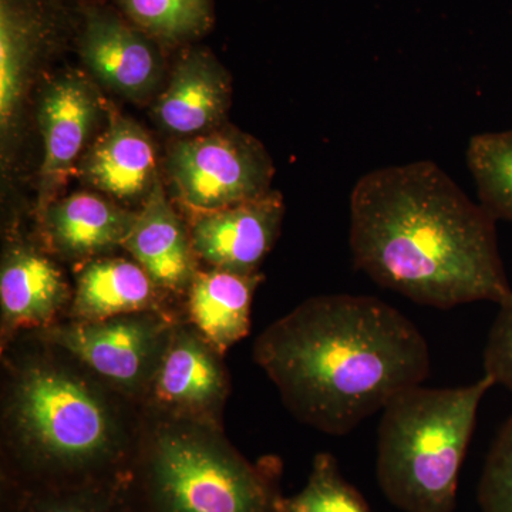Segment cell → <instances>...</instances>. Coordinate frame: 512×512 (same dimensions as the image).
I'll list each match as a JSON object with an SVG mask.
<instances>
[{
	"mask_svg": "<svg viewBox=\"0 0 512 512\" xmlns=\"http://www.w3.org/2000/svg\"><path fill=\"white\" fill-rule=\"evenodd\" d=\"M497 220L429 160L369 171L350 194L359 271L419 305L510 301Z\"/></svg>",
	"mask_w": 512,
	"mask_h": 512,
	"instance_id": "obj_1",
	"label": "cell"
},
{
	"mask_svg": "<svg viewBox=\"0 0 512 512\" xmlns=\"http://www.w3.org/2000/svg\"><path fill=\"white\" fill-rule=\"evenodd\" d=\"M254 360L296 420L346 436L430 375L429 343L392 305L367 295L309 298L255 340Z\"/></svg>",
	"mask_w": 512,
	"mask_h": 512,
	"instance_id": "obj_2",
	"label": "cell"
},
{
	"mask_svg": "<svg viewBox=\"0 0 512 512\" xmlns=\"http://www.w3.org/2000/svg\"><path fill=\"white\" fill-rule=\"evenodd\" d=\"M0 353L2 485L74 487L130 477L143 406L33 333L0 345Z\"/></svg>",
	"mask_w": 512,
	"mask_h": 512,
	"instance_id": "obj_3",
	"label": "cell"
},
{
	"mask_svg": "<svg viewBox=\"0 0 512 512\" xmlns=\"http://www.w3.org/2000/svg\"><path fill=\"white\" fill-rule=\"evenodd\" d=\"M282 461L252 463L224 427L143 407L128 488L138 512H282Z\"/></svg>",
	"mask_w": 512,
	"mask_h": 512,
	"instance_id": "obj_4",
	"label": "cell"
},
{
	"mask_svg": "<svg viewBox=\"0 0 512 512\" xmlns=\"http://www.w3.org/2000/svg\"><path fill=\"white\" fill-rule=\"evenodd\" d=\"M494 380L468 386L413 387L383 410L376 476L384 497L403 512H454L458 481L477 414Z\"/></svg>",
	"mask_w": 512,
	"mask_h": 512,
	"instance_id": "obj_5",
	"label": "cell"
},
{
	"mask_svg": "<svg viewBox=\"0 0 512 512\" xmlns=\"http://www.w3.org/2000/svg\"><path fill=\"white\" fill-rule=\"evenodd\" d=\"M140 312L99 320L64 319L37 338L69 353L114 392L144 406L178 320Z\"/></svg>",
	"mask_w": 512,
	"mask_h": 512,
	"instance_id": "obj_6",
	"label": "cell"
},
{
	"mask_svg": "<svg viewBox=\"0 0 512 512\" xmlns=\"http://www.w3.org/2000/svg\"><path fill=\"white\" fill-rule=\"evenodd\" d=\"M167 168L178 200L197 214L264 197L275 174L266 148L235 128L180 138L168 151Z\"/></svg>",
	"mask_w": 512,
	"mask_h": 512,
	"instance_id": "obj_7",
	"label": "cell"
},
{
	"mask_svg": "<svg viewBox=\"0 0 512 512\" xmlns=\"http://www.w3.org/2000/svg\"><path fill=\"white\" fill-rule=\"evenodd\" d=\"M229 393L224 355L187 319L178 320L143 407L224 427Z\"/></svg>",
	"mask_w": 512,
	"mask_h": 512,
	"instance_id": "obj_8",
	"label": "cell"
},
{
	"mask_svg": "<svg viewBox=\"0 0 512 512\" xmlns=\"http://www.w3.org/2000/svg\"><path fill=\"white\" fill-rule=\"evenodd\" d=\"M79 50L87 70L126 99L146 100L161 82V46L120 10L84 5Z\"/></svg>",
	"mask_w": 512,
	"mask_h": 512,
	"instance_id": "obj_9",
	"label": "cell"
},
{
	"mask_svg": "<svg viewBox=\"0 0 512 512\" xmlns=\"http://www.w3.org/2000/svg\"><path fill=\"white\" fill-rule=\"evenodd\" d=\"M72 299L59 265L35 245L13 239L0 264V345L67 319Z\"/></svg>",
	"mask_w": 512,
	"mask_h": 512,
	"instance_id": "obj_10",
	"label": "cell"
},
{
	"mask_svg": "<svg viewBox=\"0 0 512 512\" xmlns=\"http://www.w3.org/2000/svg\"><path fill=\"white\" fill-rule=\"evenodd\" d=\"M284 215V198L278 191L225 210L197 214L190 228L192 248L212 268L258 274L281 235Z\"/></svg>",
	"mask_w": 512,
	"mask_h": 512,
	"instance_id": "obj_11",
	"label": "cell"
},
{
	"mask_svg": "<svg viewBox=\"0 0 512 512\" xmlns=\"http://www.w3.org/2000/svg\"><path fill=\"white\" fill-rule=\"evenodd\" d=\"M100 114L99 94L82 74H60L43 90L37 106L45 146L40 167V212L55 201V191L82 154Z\"/></svg>",
	"mask_w": 512,
	"mask_h": 512,
	"instance_id": "obj_12",
	"label": "cell"
},
{
	"mask_svg": "<svg viewBox=\"0 0 512 512\" xmlns=\"http://www.w3.org/2000/svg\"><path fill=\"white\" fill-rule=\"evenodd\" d=\"M55 0H0V127L9 136L40 56L55 45Z\"/></svg>",
	"mask_w": 512,
	"mask_h": 512,
	"instance_id": "obj_13",
	"label": "cell"
},
{
	"mask_svg": "<svg viewBox=\"0 0 512 512\" xmlns=\"http://www.w3.org/2000/svg\"><path fill=\"white\" fill-rule=\"evenodd\" d=\"M39 217L47 247L60 258L80 265L123 248L136 225L138 211L100 195L79 192L50 202Z\"/></svg>",
	"mask_w": 512,
	"mask_h": 512,
	"instance_id": "obj_14",
	"label": "cell"
},
{
	"mask_svg": "<svg viewBox=\"0 0 512 512\" xmlns=\"http://www.w3.org/2000/svg\"><path fill=\"white\" fill-rule=\"evenodd\" d=\"M231 93V77L224 66L207 50L191 49L174 67L154 116L165 131L177 137L200 136L225 119Z\"/></svg>",
	"mask_w": 512,
	"mask_h": 512,
	"instance_id": "obj_15",
	"label": "cell"
},
{
	"mask_svg": "<svg viewBox=\"0 0 512 512\" xmlns=\"http://www.w3.org/2000/svg\"><path fill=\"white\" fill-rule=\"evenodd\" d=\"M128 254L165 295H187L198 272L190 229L165 195L160 178L138 211L133 231L123 244Z\"/></svg>",
	"mask_w": 512,
	"mask_h": 512,
	"instance_id": "obj_16",
	"label": "cell"
},
{
	"mask_svg": "<svg viewBox=\"0 0 512 512\" xmlns=\"http://www.w3.org/2000/svg\"><path fill=\"white\" fill-rule=\"evenodd\" d=\"M80 175L116 201L144 202L160 178L156 147L140 124L111 111L109 127L87 151Z\"/></svg>",
	"mask_w": 512,
	"mask_h": 512,
	"instance_id": "obj_17",
	"label": "cell"
},
{
	"mask_svg": "<svg viewBox=\"0 0 512 512\" xmlns=\"http://www.w3.org/2000/svg\"><path fill=\"white\" fill-rule=\"evenodd\" d=\"M168 296L131 259L100 256L76 269L67 319L99 320L128 313H171Z\"/></svg>",
	"mask_w": 512,
	"mask_h": 512,
	"instance_id": "obj_18",
	"label": "cell"
},
{
	"mask_svg": "<svg viewBox=\"0 0 512 512\" xmlns=\"http://www.w3.org/2000/svg\"><path fill=\"white\" fill-rule=\"evenodd\" d=\"M259 274L242 275L212 268L200 271L187 293V320L222 355L251 330V308Z\"/></svg>",
	"mask_w": 512,
	"mask_h": 512,
	"instance_id": "obj_19",
	"label": "cell"
},
{
	"mask_svg": "<svg viewBox=\"0 0 512 512\" xmlns=\"http://www.w3.org/2000/svg\"><path fill=\"white\" fill-rule=\"evenodd\" d=\"M2 512H138L128 478L74 487L2 485Z\"/></svg>",
	"mask_w": 512,
	"mask_h": 512,
	"instance_id": "obj_20",
	"label": "cell"
},
{
	"mask_svg": "<svg viewBox=\"0 0 512 512\" xmlns=\"http://www.w3.org/2000/svg\"><path fill=\"white\" fill-rule=\"evenodd\" d=\"M116 5L161 47L194 42L214 23L212 0H116Z\"/></svg>",
	"mask_w": 512,
	"mask_h": 512,
	"instance_id": "obj_21",
	"label": "cell"
},
{
	"mask_svg": "<svg viewBox=\"0 0 512 512\" xmlns=\"http://www.w3.org/2000/svg\"><path fill=\"white\" fill-rule=\"evenodd\" d=\"M467 164L480 204L495 220L512 224V130L471 137Z\"/></svg>",
	"mask_w": 512,
	"mask_h": 512,
	"instance_id": "obj_22",
	"label": "cell"
},
{
	"mask_svg": "<svg viewBox=\"0 0 512 512\" xmlns=\"http://www.w3.org/2000/svg\"><path fill=\"white\" fill-rule=\"evenodd\" d=\"M281 508L282 512H372L328 451L316 454L306 484L299 493L285 495Z\"/></svg>",
	"mask_w": 512,
	"mask_h": 512,
	"instance_id": "obj_23",
	"label": "cell"
},
{
	"mask_svg": "<svg viewBox=\"0 0 512 512\" xmlns=\"http://www.w3.org/2000/svg\"><path fill=\"white\" fill-rule=\"evenodd\" d=\"M477 500L481 512H512V416L488 450Z\"/></svg>",
	"mask_w": 512,
	"mask_h": 512,
	"instance_id": "obj_24",
	"label": "cell"
},
{
	"mask_svg": "<svg viewBox=\"0 0 512 512\" xmlns=\"http://www.w3.org/2000/svg\"><path fill=\"white\" fill-rule=\"evenodd\" d=\"M484 375L512 392V298L500 306L484 349Z\"/></svg>",
	"mask_w": 512,
	"mask_h": 512,
	"instance_id": "obj_25",
	"label": "cell"
}]
</instances>
